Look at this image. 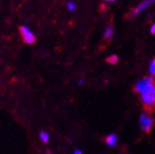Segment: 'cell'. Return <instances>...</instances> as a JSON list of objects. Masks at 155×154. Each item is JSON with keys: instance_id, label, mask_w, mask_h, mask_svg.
Returning <instances> with one entry per match:
<instances>
[{"instance_id": "obj_8", "label": "cell", "mask_w": 155, "mask_h": 154, "mask_svg": "<svg viewBox=\"0 0 155 154\" xmlns=\"http://www.w3.org/2000/svg\"><path fill=\"white\" fill-rule=\"evenodd\" d=\"M118 62H119V57H118V55H110V56L107 57V63H109V64H111V65H116Z\"/></svg>"}, {"instance_id": "obj_12", "label": "cell", "mask_w": 155, "mask_h": 154, "mask_svg": "<svg viewBox=\"0 0 155 154\" xmlns=\"http://www.w3.org/2000/svg\"><path fill=\"white\" fill-rule=\"evenodd\" d=\"M84 83H85V82H84V79H83V78H81V79L78 80V85H79V86H83V85H84Z\"/></svg>"}, {"instance_id": "obj_6", "label": "cell", "mask_w": 155, "mask_h": 154, "mask_svg": "<svg viewBox=\"0 0 155 154\" xmlns=\"http://www.w3.org/2000/svg\"><path fill=\"white\" fill-rule=\"evenodd\" d=\"M112 35H114V28L111 25H108L104 31V40H109Z\"/></svg>"}, {"instance_id": "obj_4", "label": "cell", "mask_w": 155, "mask_h": 154, "mask_svg": "<svg viewBox=\"0 0 155 154\" xmlns=\"http://www.w3.org/2000/svg\"><path fill=\"white\" fill-rule=\"evenodd\" d=\"M153 3H155V0H144V1H142V2L132 11V17H135V15H140L141 12H143L145 9H147L149 7L152 6Z\"/></svg>"}, {"instance_id": "obj_7", "label": "cell", "mask_w": 155, "mask_h": 154, "mask_svg": "<svg viewBox=\"0 0 155 154\" xmlns=\"http://www.w3.org/2000/svg\"><path fill=\"white\" fill-rule=\"evenodd\" d=\"M40 139L43 143H48L50 141V134L46 131H41L40 132Z\"/></svg>"}, {"instance_id": "obj_13", "label": "cell", "mask_w": 155, "mask_h": 154, "mask_svg": "<svg viewBox=\"0 0 155 154\" xmlns=\"http://www.w3.org/2000/svg\"><path fill=\"white\" fill-rule=\"evenodd\" d=\"M74 154H84V153H83V151H81V150H78L77 149V150H75L74 151Z\"/></svg>"}, {"instance_id": "obj_15", "label": "cell", "mask_w": 155, "mask_h": 154, "mask_svg": "<svg viewBox=\"0 0 155 154\" xmlns=\"http://www.w3.org/2000/svg\"><path fill=\"white\" fill-rule=\"evenodd\" d=\"M48 154H51V153H48Z\"/></svg>"}, {"instance_id": "obj_14", "label": "cell", "mask_w": 155, "mask_h": 154, "mask_svg": "<svg viewBox=\"0 0 155 154\" xmlns=\"http://www.w3.org/2000/svg\"><path fill=\"white\" fill-rule=\"evenodd\" d=\"M107 2H114V1H117V0H106Z\"/></svg>"}, {"instance_id": "obj_1", "label": "cell", "mask_w": 155, "mask_h": 154, "mask_svg": "<svg viewBox=\"0 0 155 154\" xmlns=\"http://www.w3.org/2000/svg\"><path fill=\"white\" fill-rule=\"evenodd\" d=\"M134 90L140 95L141 101L145 107L155 106V78L153 76L143 77L134 85Z\"/></svg>"}, {"instance_id": "obj_5", "label": "cell", "mask_w": 155, "mask_h": 154, "mask_svg": "<svg viewBox=\"0 0 155 154\" xmlns=\"http://www.w3.org/2000/svg\"><path fill=\"white\" fill-rule=\"evenodd\" d=\"M106 143H107L110 148L116 146V144L118 143V136H117V134H114V133L109 134V136L106 138Z\"/></svg>"}, {"instance_id": "obj_11", "label": "cell", "mask_w": 155, "mask_h": 154, "mask_svg": "<svg viewBox=\"0 0 155 154\" xmlns=\"http://www.w3.org/2000/svg\"><path fill=\"white\" fill-rule=\"evenodd\" d=\"M150 32H151V34L155 35V23H153L152 25H151V28H150Z\"/></svg>"}, {"instance_id": "obj_3", "label": "cell", "mask_w": 155, "mask_h": 154, "mask_svg": "<svg viewBox=\"0 0 155 154\" xmlns=\"http://www.w3.org/2000/svg\"><path fill=\"white\" fill-rule=\"evenodd\" d=\"M20 34H21V36H22V38H23L24 43H27V44H33L36 40L34 33H33L27 25H21Z\"/></svg>"}, {"instance_id": "obj_9", "label": "cell", "mask_w": 155, "mask_h": 154, "mask_svg": "<svg viewBox=\"0 0 155 154\" xmlns=\"http://www.w3.org/2000/svg\"><path fill=\"white\" fill-rule=\"evenodd\" d=\"M149 73H150V75H151V76L155 77V59H153L152 61H151V63H150Z\"/></svg>"}, {"instance_id": "obj_10", "label": "cell", "mask_w": 155, "mask_h": 154, "mask_svg": "<svg viewBox=\"0 0 155 154\" xmlns=\"http://www.w3.org/2000/svg\"><path fill=\"white\" fill-rule=\"evenodd\" d=\"M66 6H67V10H68L69 12H73V11H75L76 10V5H75V2H73V1H67V3H66Z\"/></svg>"}, {"instance_id": "obj_2", "label": "cell", "mask_w": 155, "mask_h": 154, "mask_svg": "<svg viewBox=\"0 0 155 154\" xmlns=\"http://www.w3.org/2000/svg\"><path fill=\"white\" fill-rule=\"evenodd\" d=\"M155 122H154V119L149 116L146 112L141 113L140 116V128L141 130L144 131V132H150V131L152 130V128L154 127Z\"/></svg>"}]
</instances>
